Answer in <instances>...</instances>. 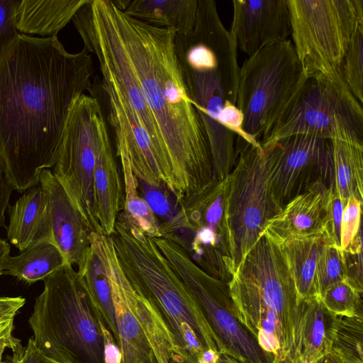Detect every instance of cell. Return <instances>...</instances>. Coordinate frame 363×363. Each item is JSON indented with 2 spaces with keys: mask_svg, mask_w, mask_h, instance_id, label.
I'll return each instance as SVG.
<instances>
[{
  "mask_svg": "<svg viewBox=\"0 0 363 363\" xmlns=\"http://www.w3.org/2000/svg\"><path fill=\"white\" fill-rule=\"evenodd\" d=\"M96 57L155 146L170 162L183 202L213 179L208 139L179 59L177 31L133 18L113 0H90L73 16Z\"/></svg>",
  "mask_w": 363,
  "mask_h": 363,
  "instance_id": "1",
  "label": "cell"
},
{
  "mask_svg": "<svg viewBox=\"0 0 363 363\" xmlns=\"http://www.w3.org/2000/svg\"><path fill=\"white\" fill-rule=\"evenodd\" d=\"M228 177L212 179L191 195L159 228L161 238L179 245L201 269L227 283L233 274L225 216Z\"/></svg>",
  "mask_w": 363,
  "mask_h": 363,
  "instance_id": "10",
  "label": "cell"
},
{
  "mask_svg": "<svg viewBox=\"0 0 363 363\" xmlns=\"http://www.w3.org/2000/svg\"><path fill=\"white\" fill-rule=\"evenodd\" d=\"M67 262L57 246L51 241L39 242L16 256L9 257L4 274L10 275L27 284L44 280Z\"/></svg>",
  "mask_w": 363,
  "mask_h": 363,
  "instance_id": "26",
  "label": "cell"
},
{
  "mask_svg": "<svg viewBox=\"0 0 363 363\" xmlns=\"http://www.w3.org/2000/svg\"><path fill=\"white\" fill-rule=\"evenodd\" d=\"M123 184L115 159L106 122L96 144L93 196L96 219L102 234L111 236L124 201Z\"/></svg>",
  "mask_w": 363,
  "mask_h": 363,
  "instance_id": "19",
  "label": "cell"
},
{
  "mask_svg": "<svg viewBox=\"0 0 363 363\" xmlns=\"http://www.w3.org/2000/svg\"><path fill=\"white\" fill-rule=\"evenodd\" d=\"M362 295L345 279L328 288L320 298L336 315L363 316Z\"/></svg>",
  "mask_w": 363,
  "mask_h": 363,
  "instance_id": "30",
  "label": "cell"
},
{
  "mask_svg": "<svg viewBox=\"0 0 363 363\" xmlns=\"http://www.w3.org/2000/svg\"><path fill=\"white\" fill-rule=\"evenodd\" d=\"M298 134L363 145V109L344 79L307 77L260 141L264 147Z\"/></svg>",
  "mask_w": 363,
  "mask_h": 363,
  "instance_id": "8",
  "label": "cell"
},
{
  "mask_svg": "<svg viewBox=\"0 0 363 363\" xmlns=\"http://www.w3.org/2000/svg\"><path fill=\"white\" fill-rule=\"evenodd\" d=\"M345 203L330 186L325 201V236L328 244L340 247V227Z\"/></svg>",
  "mask_w": 363,
  "mask_h": 363,
  "instance_id": "34",
  "label": "cell"
},
{
  "mask_svg": "<svg viewBox=\"0 0 363 363\" xmlns=\"http://www.w3.org/2000/svg\"><path fill=\"white\" fill-rule=\"evenodd\" d=\"M89 0H21L17 30L43 38L57 36Z\"/></svg>",
  "mask_w": 363,
  "mask_h": 363,
  "instance_id": "23",
  "label": "cell"
},
{
  "mask_svg": "<svg viewBox=\"0 0 363 363\" xmlns=\"http://www.w3.org/2000/svg\"><path fill=\"white\" fill-rule=\"evenodd\" d=\"M120 160L123 172L124 201L116 222L152 238H161L160 221L138 192V181L123 156Z\"/></svg>",
  "mask_w": 363,
  "mask_h": 363,
  "instance_id": "28",
  "label": "cell"
},
{
  "mask_svg": "<svg viewBox=\"0 0 363 363\" xmlns=\"http://www.w3.org/2000/svg\"><path fill=\"white\" fill-rule=\"evenodd\" d=\"M333 184L344 203L350 197L363 202V145L330 140Z\"/></svg>",
  "mask_w": 363,
  "mask_h": 363,
  "instance_id": "27",
  "label": "cell"
},
{
  "mask_svg": "<svg viewBox=\"0 0 363 363\" xmlns=\"http://www.w3.org/2000/svg\"><path fill=\"white\" fill-rule=\"evenodd\" d=\"M231 33L238 49L252 55L291 33L288 0H233Z\"/></svg>",
  "mask_w": 363,
  "mask_h": 363,
  "instance_id": "17",
  "label": "cell"
},
{
  "mask_svg": "<svg viewBox=\"0 0 363 363\" xmlns=\"http://www.w3.org/2000/svg\"><path fill=\"white\" fill-rule=\"evenodd\" d=\"M346 278V265L343 250L327 243L319 254L315 279L319 297L330 286Z\"/></svg>",
  "mask_w": 363,
  "mask_h": 363,
  "instance_id": "32",
  "label": "cell"
},
{
  "mask_svg": "<svg viewBox=\"0 0 363 363\" xmlns=\"http://www.w3.org/2000/svg\"><path fill=\"white\" fill-rule=\"evenodd\" d=\"M169 264L189 290L213 333L219 353L239 363H273L275 356L264 350L240 321L228 283L196 265L174 242L152 238Z\"/></svg>",
  "mask_w": 363,
  "mask_h": 363,
  "instance_id": "9",
  "label": "cell"
},
{
  "mask_svg": "<svg viewBox=\"0 0 363 363\" xmlns=\"http://www.w3.org/2000/svg\"><path fill=\"white\" fill-rule=\"evenodd\" d=\"M15 314L0 313V337L12 334Z\"/></svg>",
  "mask_w": 363,
  "mask_h": 363,
  "instance_id": "40",
  "label": "cell"
},
{
  "mask_svg": "<svg viewBox=\"0 0 363 363\" xmlns=\"http://www.w3.org/2000/svg\"><path fill=\"white\" fill-rule=\"evenodd\" d=\"M218 363H239L236 359L233 358L232 357L226 354L220 353L219 354Z\"/></svg>",
  "mask_w": 363,
  "mask_h": 363,
  "instance_id": "44",
  "label": "cell"
},
{
  "mask_svg": "<svg viewBox=\"0 0 363 363\" xmlns=\"http://www.w3.org/2000/svg\"><path fill=\"white\" fill-rule=\"evenodd\" d=\"M21 0H0V54L18 33L17 9Z\"/></svg>",
  "mask_w": 363,
  "mask_h": 363,
  "instance_id": "37",
  "label": "cell"
},
{
  "mask_svg": "<svg viewBox=\"0 0 363 363\" xmlns=\"http://www.w3.org/2000/svg\"><path fill=\"white\" fill-rule=\"evenodd\" d=\"M43 284L28 318L37 347L60 363H106L107 328L77 270L66 264Z\"/></svg>",
  "mask_w": 363,
  "mask_h": 363,
  "instance_id": "5",
  "label": "cell"
},
{
  "mask_svg": "<svg viewBox=\"0 0 363 363\" xmlns=\"http://www.w3.org/2000/svg\"><path fill=\"white\" fill-rule=\"evenodd\" d=\"M340 318L325 308L320 297L302 301L298 342L301 363H313L330 352Z\"/></svg>",
  "mask_w": 363,
  "mask_h": 363,
  "instance_id": "21",
  "label": "cell"
},
{
  "mask_svg": "<svg viewBox=\"0 0 363 363\" xmlns=\"http://www.w3.org/2000/svg\"><path fill=\"white\" fill-rule=\"evenodd\" d=\"M328 187L319 182L287 203L262 233L277 245L296 238L325 235V201Z\"/></svg>",
  "mask_w": 363,
  "mask_h": 363,
  "instance_id": "18",
  "label": "cell"
},
{
  "mask_svg": "<svg viewBox=\"0 0 363 363\" xmlns=\"http://www.w3.org/2000/svg\"><path fill=\"white\" fill-rule=\"evenodd\" d=\"M167 363H175V362H174V361L172 359H170L168 362H167Z\"/></svg>",
  "mask_w": 363,
  "mask_h": 363,
  "instance_id": "47",
  "label": "cell"
},
{
  "mask_svg": "<svg viewBox=\"0 0 363 363\" xmlns=\"http://www.w3.org/2000/svg\"><path fill=\"white\" fill-rule=\"evenodd\" d=\"M342 75L347 86L362 105L363 103V25L359 26L346 51L342 62Z\"/></svg>",
  "mask_w": 363,
  "mask_h": 363,
  "instance_id": "31",
  "label": "cell"
},
{
  "mask_svg": "<svg viewBox=\"0 0 363 363\" xmlns=\"http://www.w3.org/2000/svg\"><path fill=\"white\" fill-rule=\"evenodd\" d=\"M8 213L7 238L20 252L43 240L52 242L47 203L39 184L26 191Z\"/></svg>",
  "mask_w": 363,
  "mask_h": 363,
  "instance_id": "20",
  "label": "cell"
},
{
  "mask_svg": "<svg viewBox=\"0 0 363 363\" xmlns=\"http://www.w3.org/2000/svg\"><path fill=\"white\" fill-rule=\"evenodd\" d=\"M306 77L291 40L267 45L250 55L239 69L237 91L244 131L259 143Z\"/></svg>",
  "mask_w": 363,
  "mask_h": 363,
  "instance_id": "7",
  "label": "cell"
},
{
  "mask_svg": "<svg viewBox=\"0 0 363 363\" xmlns=\"http://www.w3.org/2000/svg\"><path fill=\"white\" fill-rule=\"evenodd\" d=\"M92 55L65 50L57 36L18 33L0 54V157L4 178L25 192L57 161L74 100L91 94Z\"/></svg>",
  "mask_w": 363,
  "mask_h": 363,
  "instance_id": "2",
  "label": "cell"
},
{
  "mask_svg": "<svg viewBox=\"0 0 363 363\" xmlns=\"http://www.w3.org/2000/svg\"><path fill=\"white\" fill-rule=\"evenodd\" d=\"M286 363H301L299 358H292V359H288L286 360Z\"/></svg>",
  "mask_w": 363,
  "mask_h": 363,
  "instance_id": "46",
  "label": "cell"
},
{
  "mask_svg": "<svg viewBox=\"0 0 363 363\" xmlns=\"http://www.w3.org/2000/svg\"><path fill=\"white\" fill-rule=\"evenodd\" d=\"M363 316L340 315L331 351L343 363H363Z\"/></svg>",
  "mask_w": 363,
  "mask_h": 363,
  "instance_id": "29",
  "label": "cell"
},
{
  "mask_svg": "<svg viewBox=\"0 0 363 363\" xmlns=\"http://www.w3.org/2000/svg\"><path fill=\"white\" fill-rule=\"evenodd\" d=\"M327 243L325 236L319 235L291 239L279 245L299 301L319 297L315 268L319 254Z\"/></svg>",
  "mask_w": 363,
  "mask_h": 363,
  "instance_id": "24",
  "label": "cell"
},
{
  "mask_svg": "<svg viewBox=\"0 0 363 363\" xmlns=\"http://www.w3.org/2000/svg\"><path fill=\"white\" fill-rule=\"evenodd\" d=\"M138 181L141 196L159 220L162 219V222H164L177 213L179 205L171 191L164 186H151Z\"/></svg>",
  "mask_w": 363,
  "mask_h": 363,
  "instance_id": "33",
  "label": "cell"
},
{
  "mask_svg": "<svg viewBox=\"0 0 363 363\" xmlns=\"http://www.w3.org/2000/svg\"><path fill=\"white\" fill-rule=\"evenodd\" d=\"M100 102L82 94L69 108L53 173L68 192L92 232L101 233L93 196L96 144L105 123Z\"/></svg>",
  "mask_w": 363,
  "mask_h": 363,
  "instance_id": "13",
  "label": "cell"
},
{
  "mask_svg": "<svg viewBox=\"0 0 363 363\" xmlns=\"http://www.w3.org/2000/svg\"><path fill=\"white\" fill-rule=\"evenodd\" d=\"M11 247L4 239L0 238V276L4 274L6 262L10 257Z\"/></svg>",
  "mask_w": 363,
  "mask_h": 363,
  "instance_id": "42",
  "label": "cell"
},
{
  "mask_svg": "<svg viewBox=\"0 0 363 363\" xmlns=\"http://www.w3.org/2000/svg\"><path fill=\"white\" fill-rule=\"evenodd\" d=\"M313 363H343L341 358L335 352H330L323 356Z\"/></svg>",
  "mask_w": 363,
  "mask_h": 363,
  "instance_id": "43",
  "label": "cell"
},
{
  "mask_svg": "<svg viewBox=\"0 0 363 363\" xmlns=\"http://www.w3.org/2000/svg\"><path fill=\"white\" fill-rule=\"evenodd\" d=\"M240 321L275 357L298 358L302 301L279 245L262 235L228 282Z\"/></svg>",
  "mask_w": 363,
  "mask_h": 363,
  "instance_id": "4",
  "label": "cell"
},
{
  "mask_svg": "<svg viewBox=\"0 0 363 363\" xmlns=\"http://www.w3.org/2000/svg\"><path fill=\"white\" fill-rule=\"evenodd\" d=\"M362 201L355 197L347 199L343 210L340 227V248L345 249L361 229Z\"/></svg>",
  "mask_w": 363,
  "mask_h": 363,
  "instance_id": "36",
  "label": "cell"
},
{
  "mask_svg": "<svg viewBox=\"0 0 363 363\" xmlns=\"http://www.w3.org/2000/svg\"><path fill=\"white\" fill-rule=\"evenodd\" d=\"M13 354L8 363H60L48 357L30 337L26 347L21 343L12 350Z\"/></svg>",
  "mask_w": 363,
  "mask_h": 363,
  "instance_id": "38",
  "label": "cell"
},
{
  "mask_svg": "<svg viewBox=\"0 0 363 363\" xmlns=\"http://www.w3.org/2000/svg\"><path fill=\"white\" fill-rule=\"evenodd\" d=\"M101 89L106 107L117 157L123 156L138 180L167 188L177 199V188L170 164L135 118L129 105L113 82L101 76Z\"/></svg>",
  "mask_w": 363,
  "mask_h": 363,
  "instance_id": "15",
  "label": "cell"
},
{
  "mask_svg": "<svg viewBox=\"0 0 363 363\" xmlns=\"http://www.w3.org/2000/svg\"><path fill=\"white\" fill-rule=\"evenodd\" d=\"M20 343L21 340L15 337L12 334L0 337V363H8L7 362L2 361L3 353L6 348H10L13 350Z\"/></svg>",
  "mask_w": 363,
  "mask_h": 363,
  "instance_id": "41",
  "label": "cell"
},
{
  "mask_svg": "<svg viewBox=\"0 0 363 363\" xmlns=\"http://www.w3.org/2000/svg\"><path fill=\"white\" fill-rule=\"evenodd\" d=\"M287 357H275L273 363H286Z\"/></svg>",
  "mask_w": 363,
  "mask_h": 363,
  "instance_id": "45",
  "label": "cell"
},
{
  "mask_svg": "<svg viewBox=\"0 0 363 363\" xmlns=\"http://www.w3.org/2000/svg\"><path fill=\"white\" fill-rule=\"evenodd\" d=\"M110 237L125 277L167 328L174 362L218 363L213 333L153 239L118 223Z\"/></svg>",
  "mask_w": 363,
  "mask_h": 363,
  "instance_id": "3",
  "label": "cell"
},
{
  "mask_svg": "<svg viewBox=\"0 0 363 363\" xmlns=\"http://www.w3.org/2000/svg\"><path fill=\"white\" fill-rule=\"evenodd\" d=\"M343 250L345 265V279L359 292H363L362 279V230Z\"/></svg>",
  "mask_w": 363,
  "mask_h": 363,
  "instance_id": "35",
  "label": "cell"
},
{
  "mask_svg": "<svg viewBox=\"0 0 363 363\" xmlns=\"http://www.w3.org/2000/svg\"><path fill=\"white\" fill-rule=\"evenodd\" d=\"M125 14L157 27H169L189 36L196 22L198 0H113Z\"/></svg>",
  "mask_w": 363,
  "mask_h": 363,
  "instance_id": "22",
  "label": "cell"
},
{
  "mask_svg": "<svg viewBox=\"0 0 363 363\" xmlns=\"http://www.w3.org/2000/svg\"><path fill=\"white\" fill-rule=\"evenodd\" d=\"M25 303L26 299L22 296H0V313L16 315Z\"/></svg>",
  "mask_w": 363,
  "mask_h": 363,
  "instance_id": "39",
  "label": "cell"
},
{
  "mask_svg": "<svg viewBox=\"0 0 363 363\" xmlns=\"http://www.w3.org/2000/svg\"><path fill=\"white\" fill-rule=\"evenodd\" d=\"M90 242L91 247L85 260L77 272L106 327L118 343V330L109 277L104 260L91 237Z\"/></svg>",
  "mask_w": 363,
  "mask_h": 363,
  "instance_id": "25",
  "label": "cell"
},
{
  "mask_svg": "<svg viewBox=\"0 0 363 363\" xmlns=\"http://www.w3.org/2000/svg\"><path fill=\"white\" fill-rule=\"evenodd\" d=\"M48 211L52 242L62 254L67 264L82 265L90 249L92 232L72 199L50 169L39 177Z\"/></svg>",
  "mask_w": 363,
  "mask_h": 363,
  "instance_id": "16",
  "label": "cell"
},
{
  "mask_svg": "<svg viewBox=\"0 0 363 363\" xmlns=\"http://www.w3.org/2000/svg\"><path fill=\"white\" fill-rule=\"evenodd\" d=\"M228 177L225 203L233 274L262 235L267 223L281 208L271 192L262 147L242 143Z\"/></svg>",
  "mask_w": 363,
  "mask_h": 363,
  "instance_id": "11",
  "label": "cell"
},
{
  "mask_svg": "<svg viewBox=\"0 0 363 363\" xmlns=\"http://www.w3.org/2000/svg\"><path fill=\"white\" fill-rule=\"evenodd\" d=\"M292 43L307 77L344 79L342 62L363 25V0H288Z\"/></svg>",
  "mask_w": 363,
  "mask_h": 363,
  "instance_id": "6",
  "label": "cell"
},
{
  "mask_svg": "<svg viewBox=\"0 0 363 363\" xmlns=\"http://www.w3.org/2000/svg\"><path fill=\"white\" fill-rule=\"evenodd\" d=\"M262 148L269 188L281 208L317 182L333 184L330 140L298 134Z\"/></svg>",
  "mask_w": 363,
  "mask_h": 363,
  "instance_id": "14",
  "label": "cell"
},
{
  "mask_svg": "<svg viewBox=\"0 0 363 363\" xmlns=\"http://www.w3.org/2000/svg\"><path fill=\"white\" fill-rule=\"evenodd\" d=\"M109 277L118 330L121 363H159L155 355L172 350L167 328L149 301L130 284L110 236L92 232Z\"/></svg>",
  "mask_w": 363,
  "mask_h": 363,
  "instance_id": "12",
  "label": "cell"
}]
</instances>
